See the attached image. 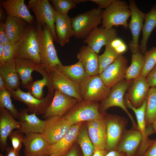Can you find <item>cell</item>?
Instances as JSON below:
<instances>
[{
	"instance_id": "38",
	"label": "cell",
	"mask_w": 156,
	"mask_h": 156,
	"mask_svg": "<svg viewBox=\"0 0 156 156\" xmlns=\"http://www.w3.org/2000/svg\"><path fill=\"white\" fill-rule=\"evenodd\" d=\"M10 92L7 89L0 91V107L5 109L15 118L18 119L20 114L12 103Z\"/></svg>"
},
{
	"instance_id": "36",
	"label": "cell",
	"mask_w": 156,
	"mask_h": 156,
	"mask_svg": "<svg viewBox=\"0 0 156 156\" xmlns=\"http://www.w3.org/2000/svg\"><path fill=\"white\" fill-rule=\"evenodd\" d=\"M77 140L81 148L83 156H92L95 148L89 135L87 127H81Z\"/></svg>"
},
{
	"instance_id": "22",
	"label": "cell",
	"mask_w": 156,
	"mask_h": 156,
	"mask_svg": "<svg viewBox=\"0 0 156 156\" xmlns=\"http://www.w3.org/2000/svg\"><path fill=\"white\" fill-rule=\"evenodd\" d=\"M142 138V135L138 129L125 131L116 150L125 153L127 156H135Z\"/></svg>"
},
{
	"instance_id": "17",
	"label": "cell",
	"mask_w": 156,
	"mask_h": 156,
	"mask_svg": "<svg viewBox=\"0 0 156 156\" xmlns=\"http://www.w3.org/2000/svg\"><path fill=\"white\" fill-rule=\"evenodd\" d=\"M117 36V31L113 27L107 29L97 27L91 32L83 42L98 54L103 46L109 44L118 37Z\"/></svg>"
},
{
	"instance_id": "11",
	"label": "cell",
	"mask_w": 156,
	"mask_h": 156,
	"mask_svg": "<svg viewBox=\"0 0 156 156\" xmlns=\"http://www.w3.org/2000/svg\"><path fill=\"white\" fill-rule=\"evenodd\" d=\"M128 67L127 59L120 55L99 75L105 84L111 88L125 79Z\"/></svg>"
},
{
	"instance_id": "7",
	"label": "cell",
	"mask_w": 156,
	"mask_h": 156,
	"mask_svg": "<svg viewBox=\"0 0 156 156\" xmlns=\"http://www.w3.org/2000/svg\"><path fill=\"white\" fill-rule=\"evenodd\" d=\"M83 100L97 102L105 99L111 88L104 83L99 75L90 76L79 85Z\"/></svg>"
},
{
	"instance_id": "9",
	"label": "cell",
	"mask_w": 156,
	"mask_h": 156,
	"mask_svg": "<svg viewBox=\"0 0 156 156\" xmlns=\"http://www.w3.org/2000/svg\"><path fill=\"white\" fill-rule=\"evenodd\" d=\"M54 92L53 89H48L47 96L42 99L36 98L29 92H24L20 88L11 91L10 93L11 97L14 99L27 105L29 112L39 115L44 114L52 101Z\"/></svg>"
},
{
	"instance_id": "39",
	"label": "cell",
	"mask_w": 156,
	"mask_h": 156,
	"mask_svg": "<svg viewBox=\"0 0 156 156\" xmlns=\"http://www.w3.org/2000/svg\"><path fill=\"white\" fill-rule=\"evenodd\" d=\"M156 65V47L147 51L144 55V64L140 76L146 77Z\"/></svg>"
},
{
	"instance_id": "12",
	"label": "cell",
	"mask_w": 156,
	"mask_h": 156,
	"mask_svg": "<svg viewBox=\"0 0 156 156\" xmlns=\"http://www.w3.org/2000/svg\"><path fill=\"white\" fill-rule=\"evenodd\" d=\"M78 102L76 99L55 90L52 101L47 108L44 117L46 119L52 117H62Z\"/></svg>"
},
{
	"instance_id": "26",
	"label": "cell",
	"mask_w": 156,
	"mask_h": 156,
	"mask_svg": "<svg viewBox=\"0 0 156 156\" xmlns=\"http://www.w3.org/2000/svg\"><path fill=\"white\" fill-rule=\"evenodd\" d=\"M99 56L89 47L82 46L77 55L87 74L90 76L99 74Z\"/></svg>"
},
{
	"instance_id": "47",
	"label": "cell",
	"mask_w": 156,
	"mask_h": 156,
	"mask_svg": "<svg viewBox=\"0 0 156 156\" xmlns=\"http://www.w3.org/2000/svg\"><path fill=\"white\" fill-rule=\"evenodd\" d=\"M5 151V155L4 156H20V152L15 151L12 147H8Z\"/></svg>"
},
{
	"instance_id": "49",
	"label": "cell",
	"mask_w": 156,
	"mask_h": 156,
	"mask_svg": "<svg viewBox=\"0 0 156 156\" xmlns=\"http://www.w3.org/2000/svg\"><path fill=\"white\" fill-rule=\"evenodd\" d=\"M124 42L121 39L118 37L114 39L110 43L111 46L115 49Z\"/></svg>"
},
{
	"instance_id": "46",
	"label": "cell",
	"mask_w": 156,
	"mask_h": 156,
	"mask_svg": "<svg viewBox=\"0 0 156 156\" xmlns=\"http://www.w3.org/2000/svg\"><path fill=\"white\" fill-rule=\"evenodd\" d=\"M142 156H156V140H155Z\"/></svg>"
},
{
	"instance_id": "28",
	"label": "cell",
	"mask_w": 156,
	"mask_h": 156,
	"mask_svg": "<svg viewBox=\"0 0 156 156\" xmlns=\"http://www.w3.org/2000/svg\"><path fill=\"white\" fill-rule=\"evenodd\" d=\"M0 75L5 82L7 89L10 92L20 88L21 80L16 69L14 59L0 63Z\"/></svg>"
},
{
	"instance_id": "57",
	"label": "cell",
	"mask_w": 156,
	"mask_h": 156,
	"mask_svg": "<svg viewBox=\"0 0 156 156\" xmlns=\"http://www.w3.org/2000/svg\"><path fill=\"white\" fill-rule=\"evenodd\" d=\"M75 3L77 4L82 3H84L88 0H74Z\"/></svg>"
},
{
	"instance_id": "53",
	"label": "cell",
	"mask_w": 156,
	"mask_h": 156,
	"mask_svg": "<svg viewBox=\"0 0 156 156\" xmlns=\"http://www.w3.org/2000/svg\"><path fill=\"white\" fill-rule=\"evenodd\" d=\"M8 15L5 11L1 6L0 7V21H5Z\"/></svg>"
},
{
	"instance_id": "35",
	"label": "cell",
	"mask_w": 156,
	"mask_h": 156,
	"mask_svg": "<svg viewBox=\"0 0 156 156\" xmlns=\"http://www.w3.org/2000/svg\"><path fill=\"white\" fill-rule=\"evenodd\" d=\"M145 119L147 126L151 125L156 117V86L151 87L146 98Z\"/></svg>"
},
{
	"instance_id": "43",
	"label": "cell",
	"mask_w": 156,
	"mask_h": 156,
	"mask_svg": "<svg viewBox=\"0 0 156 156\" xmlns=\"http://www.w3.org/2000/svg\"><path fill=\"white\" fill-rule=\"evenodd\" d=\"M146 78L150 87L156 86V65L148 73Z\"/></svg>"
},
{
	"instance_id": "5",
	"label": "cell",
	"mask_w": 156,
	"mask_h": 156,
	"mask_svg": "<svg viewBox=\"0 0 156 156\" xmlns=\"http://www.w3.org/2000/svg\"><path fill=\"white\" fill-rule=\"evenodd\" d=\"M97 102L83 100L79 101L63 116L68 122L73 125L84 121H89L101 116Z\"/></svg>"
},
{
	"instance_id": "31",
	"label": "cell",
	"mask_w": 156,
	"mask_h": 156,
	"mask_svg": "<svg viewBox=\"0 0 156 156\" xmlns=\"http://www.w3.org/2000/svg\"><path fill=\"white\" fill-rule=\"evenodd\" d=\"M5 29L10 41L16 43L29 24L25 20L8 16L4 23Z\"/></svg>"
},
{
	"instance_id": "24",
	"label": "cell",
	"mask_w": 156,
	"mask_h": 156,
	"mask_svg": "<svg viewBox=\"0 0 156 156\" xmlns=\"http://www.w3.org/2000/svg\"><path fill=\"white\" fill-rule=\"evenodd\" d=\"M27 108L20 112L18 118L21 123L19 131L25 135L31 133H42L45 129L46 120L40 119L34 113L28 114Z\"/></svg>"
},
{
	"instance_id": "29",
	"label": "cell",
	"mask_w": 156,
	"mask_h": 156,
	"mask_svg": "<svg viewBox=\"0 0 156 156\" xmlns=\"http://www.w3.org/2000/svg\"><path fill=\"white\" fill-rule=\"evenodd\" d=\"M36 71L40 73L43 78L34 81L27 90L28 92L33 96L38 99H42L44 98V88L45 86L47 88L53 86L49 71L44 65L37 64Z\"/></svg>"
},
{
	"instance_id": "4",
	"label": "cell",
	"mask_w": 156,
	"mask_h": 156,
	"mask_svg": "<svg viewBox=\"0 0 156 156\" xmlns=\"http://www.w3.org/2000/svg\"><path fill=\"white\" fill-rule=\"evenodd\" d=\"M131 16L129 5L125 1L114 0L111 5L102 11V27L110 29L114 26L128 27L127 21Z\"/></svg>"
},
{
	"instance_id": "1",
	"label": "cell",
	"mask_w": 156,
	"mask_h": 156,
	"mask_svg": "<svg viewBox=\"0 0 156 156\" xmlns=\"http://www.w3.org/2000/svg\"><path fill=\"white\" fill-rule=\"evenodd\" d=\"M29 60L42 64L40 44L36 25H29L23 35L16 44L14 59Z\"/></svg>"
},
{
	"instance_id": "2",
	"label": "cell",
	"mask_w": 156,
	"mask_h": 156,
	"mask_svg": "<svg viewBox=\"0 0 156 156\" xmlns=\"http://www.w3.org/2000/svg\"><path fill=\"white\" fill-rule=\"evenodd\" d=\"M102 11L98 7L71 18L73 36L77 39L86 38L102 22Z\"/></svg>"
},
{
	"instance_id": "37",
	"label": "cell",
	"mask_w": 156,
	"mask_h": 156,
	"mask_svg": "<svg viewBox=\"0 0 156 156\" xmlns=\"http://www.w3.org/2000/svg\"><path fill=\"white\" fill-rule=\"evenodd\" d=\"M120 55L110 44L106 46L103 53L99 56V74L111 64Z\"/></svg>"
},
{
	"instance_id": "44",
	"label": "cell",
	"mask_w": 156,
	"mask_h": 156,
	"mask_svg": "<svg viewBox=\"0 0 156 156\" xmlns=\"http://www.w3.org/2000/svg\"><path fill=\"white\" fill-rule=\"evenodd\" d=\"M4 23H0V43L4 44L10 41L5 31Z\"/></svg>"
},
{
	"instance_id": "50",
	"label": "cell",
	"mask_w": 156,
	"mask_h": 156,
	"mask_svg": "<svg viewBox=\"0 0 156 156\" xmlns=\"http://www.w3.org/2000/svg\"><path fill=\"white\" fill-rule=\"evenodd\" d=\"M107 152L106 149H95L92 156H106Z\"/></svg>"
},
{
	"instance_id": "6",
	"label": "cell",
	"mask_w": 156,
	"mask_h": 156,
	"mask_svg": "<svg viewBox=\"0 0 156 156\" xmlns=\"http://www.w3.org/2000/svg\"><path fill=\"white\" fill-rule=\"evenodd\" d=\"M131 82L124 79L112 87L107 96L101 101L99 105V110L100 112H103L110 107H119L127 114L131 119L134 127L138 129L136 124L127 109L124 99L125 93L130 86Z\"/></svg>"
},
{
	"instance_id": "33",
	"label": "cell",
	"mask_w": 156,
	"mask_h": 156,
	"mask_svg": "<svg viewBox=\"0 0 156 156\" xmlns=\"http://www.w3.org/2000/svg\"><path fill=\"white\" fill-rule=\"evenodd\" d=\"M142 29V38L140 45L141 53H144L147 51V44L153 30L156 27V4L148 12L145 14Z\"/></svg>"
},
{
	"instance_id": "54",
	"label": "cell",
	"mask_w": 156,
	"mask_h": 156,
	"mask_svg": "<svg viewBox=\"0 0 156 156\" xmlns=\"http://www.w3.org/2000/svg\"><path fill=\"white\" fill-rule=\"evenodd\" d=\"M7 89L5 82L1 76L0 75V91Z\"/></svg>"
},
{
	"instance_id": "30",
	"label": "cell",
	"mask_w": 156,
	"mask_h": 156,
	"mask_svg": "<svg viewBox=\"0 0 156 156\" xmlns=\"http://www.w3.org/2000/svg\"><path fill=\"white\" fill-rule=\"evenodd\" d=\"M14 60L16 69L19 76L21 86L28 89L34 81L32 73L36 71L37 64L27 59L17 58Z\"/></svg>"
},
{
	"instance_id": "58",
	"label": "cell",
	"mask_w": 156,
	"mask_h": 156,
	"mask_svg": "<svg viewBox=\"0 0 156 156\" xmlns=\"http://www.w3.org/2000/svg\"><path fill=\"white\" fill-rule=\"evenodd\" d=\"M47 156H57L55 155H49Z\"/></svg>"
},
{
	"instance_id": "56",
	"label": "cell",
	"mask_w": 156,
	"mask_h": 156,
	"mask_svg": "<svg viewBox=\"0 0 156 156\" xmlns=\"http://www.w3.org/2000/svg\"><path fill=\"white\" fill-rule=\"evenodd\" d=\"M153 131L156 133V117L152 124Z\"/></svg>"
},
{
	"instance_id": "20",
	"label": "cell",
	"mask_w": 156,
	"mask_h": 156,
	"mask_svg": "<svg viewBox=\"0 0 156 156\" xmlns=\"http://www.w3.org/2000/svg\"><path fill=\"white\" fill-rule=\"evenodd\" d=\"M83 122L73 125L65 135L57 142L50 145L48 155L63 156L71 148L77 139Z\"/></svg>"
},
{
	"instance_id": "18",
	"label": "cell",
	"mask_w": 156,
	"mask_h": 156,
	"mask_svg": "<svg viewBox=\"0 0 156 156\" xmlns=\"http://www.w3.org/2000/svg\"><path fill=\"white\" fill-rule=\"evenodd\" d=\"M25 156H47L50 144L42 134L31 133L24 136Z\"/></svg>"
},
{
	"instance_id": "45",
	"label": "cell",
	"mask_w": 156,
	"mask_h": 156,
	"mask_svg": "<svg viewBox=\"0 0 156 156\" xmlns=\"http://www.w3.org/2000/svg\"><path fill=\"white\" fill-rule=\"evenodd\" d=\"M114 0H90L92 2L95 3L99 5V7L102 9L108 8L112 3Z\"/></svg>"
},
{
	"instance_id": "14",
	"label": "cell",
	"mask_w": 156,
	"mask_h": 156,
	"mask_svg": "<svg viewBox=\"0 0 156 156\" xmlns=\"http://www.w3.org/2000/svg\"><path fill=\"white\" fill-rule=\"evenodd\" d=\"M48 69L55 90L75 99L79 101L83 100L79 85L72 81L55 68Z\"/></svg>"
},
{
	"instance_id": "32",
	"label": "cell",
	"mask_w": 156,
	"mask_h": 156,
	"mask_svg": "<svg viewBox=\"0 0 156 156\" xmlns=\"http://www.w3.org/2000/svg\"><path fill=\"white\" fill-rule=\"evenodd\" d=\"M55 68L72 81L79 85L90 77L79 61L70 65H59Z\"/></svg>"
},
{
	"instance_id": "59",
	"label": "cell",
	"mask_w": 156,
	"mask_h": 156,
	"mask_svg": "<svg viewBox=\"0 0 156 156\" xmlns=\"http://www.w3.org/2000/svg\"><path fill=\"white\" fill-rule=\"evenodd\" d=\"M0 156H4L1 153H0Z\"/></svg>"
},
{
	"instance_id": "41",
	"label": "cell",
	"mask_w": 156,
	"mask_h": 156,
	"mask_svg": "<svg viewBox=\"0 0 156 156\" xmlns=\"http://www.w3.org/2000/svg\"><path fill=\"white\" fill-rule=\"evenodd\" d=\"M23 133L19 130L13 131L9 136L14 149L20 152L22 144H23L24 137Z\"/></svg>"
},
{
	"instance_id": "8",
	"label": "cell",
	"mask_w": 156,
	"mask_h": 156,
	"mask_svg": "<svg viewBox=\"0 0 156 156\" xmlns=\"http://www.w3.org/2000/svg\"><path fill=\"white\" fill-rule=\"evenodd\" d=\"M28 8L31 10L36 18V23L46 25L53 36L54 40L57 42L55 29V10L48 0H30Z\"/></svg>"
},
{
	"instance_id": "34",
	"label": "cell",
	"mask_w": 156,
	"mask_h": 156,
	"mask_svg": "<svg viewBox=\"0 0 156 156\" xmlns=\"http://www.w3.org/2000/svg\"><path fill=\"white\" fill-rule=\"evenodd\" d=\"M144 64V55L140 52L132 54L131 64L126 70L125 79L132 81L140 76Z\"/></svg>"
},
{
	"instance_id": "51",
	"label": "cell",
	"mask_w": 156,
	"mask_h": 156,
	"mask_svg": "<svg viewBox=\"0 0 156 156\" xmlns=\"http://www.w3.org/2000/svg\"><path fill=\"white\" fill-rule=\"evenodd\" d=\"M106 156H127L126 154L122 152H120L116 150L108 151Z\"/></svg>"
},
{
	"instance_id": "52",
	"label": "cell",
	"mask_w": 156,
	"mask_h": 156,
	"mask_svg": "<svg viewBox=\"0 0 156 156\" xmlns=\"http://www.w3.org/2000/svg\"><path fill=\"white\" fill-rule=\"evenodd\" d=\"M63 156H79L78 151L76 147L71 148Z\"/></svg>"
},
{
	"instance_id": "13",
	"label": "cell",
	"mask_w": 156,
	"mask_h": 156,
	"mask_svg": "<svg viewBox=\"0 0 156 156\" xmlns=\"http://www.w3.org/2000/svg\"><path fill=\"white\" fill-rule=\"evenodd\" d=\"M129 2L131 19L128 27L132 36V40L129 44V47L132 54H133L140 52L138 41L143 25L145 13L139 9L134 0H130Z\"/></svg>"
},
{
	"instance_id": "55",
	"label": "cell",
	"mask_w": 156,
	"mask_h": 156,
	"mask_svg": "<svg viewBox=\"0 0 156 156\" xmlns=\"http://www.w3.org/2000/svg\"><path fill=\"white\" fill-rule=\"evenodd\" d=\"M4 44L0 43V60L2 58L4 48Z\"/></svg>"
},
{
	"instance_id": "19",
	"label": "cell",
	"mask_w": 156,
	"mask_h": 156,
	"mask_svg": "<svg viewBox=\"0 0 156 156\" xmlns=\"http://www.w3.org/2000/svg\"><path fill=\"white\" fill-rule=\"evenodd\" d=\"M104 115L103 113L100 117L87 122L88 133L95 149H105L106 133Z\"/></svg>"
},
{
	"instance_id": "40",
	"label": "cell",
	"mask_w": 156,
	"mask_h": 156,
	"mask_svg": "<svg viewBox=\"0 0 156 156\" xmlns=\"http://www.w3.org/2000/svg\"><path fill=\"white\" fill-rule=\"evenodd\" d=\"M50 1L55 10L63 15H68L70 10L77 7L74 0H52Z\"/></svg>"
},
{
	"instance_id": "15",
	"label": "cell",
	"mask_w": 156,
	"mask_h": 156,
	"mask_svg": "<svg viewBox=\"0 0 156 156\" xmlns=\"http://www.w3.org/2000/svg\"><path fill=\"white\" fill-rule=\"evenodd\" d=\"M46 120L45 129L42 134L50 145L61 139L72 126L63 116L52 117Z\"/></svg>"
},
{
	"instance_id": "21",
	"label": "cell",
	"mask_w": 156,
	"mask_h": 156,
	"mask_svg": "<svg viewBox=\"0 0 156 156\" xmlns=\"http://www.w3.org/2000/svg\"><path fill=\"white\" fill-rule=\"evenodd\" d=\"M21 123L5 109L0 107V148L3 152L7 146V139L14 129L20 130Z\"/></svg>"
},
{
	"instance_id": "25",
	"label": "cell",
	"mask_w": 156,
	"mask_h": 156,
	"mask_svg": "<svg viewBox=\"0 0 156 156\" xmlns=\"http://www.w3.org/2000/svg\"><path fill=\"white\" fill-rule=\"evenodd\" d=\"M150 88L146 77L139 76L133 80L126 97L132 106L139 107L146 99Z\"/></svg>"
},
{
	"instance_id": "10",
	"label": "cell",
	"mask_w": 156,
	"mask_h": 156,
	"mask_svg": "<svg viewBox=\"0 0 156 156\" xmlns=\"http://www.w3.org/2000/svg\"><path fill=\"white\" fill-rule=\"evenodd\" d=\"M106 142L105 149L108 151L116 149L125 131L127 122L124 118L118 116L105 117Z\"/></svg>"
},
{
	"instance_id": "42",
	"label": "cell",
	"mask_w": 156,
	"mask_h": 156,
	"mask_svg": "<svg viewBox=\"0 0 156 156\" xmlns=\"http://www.w3.org/2000/svg\"><path fill=\"white\" fill-rule=\"evenodd\" d=\"M16 43L10 41L4 44V52L0 63L14 59L16 51Z\"/></svg>"
},
{
	"instance_id": "16",
	"label": "cell",
	"mask_w": 156,
	"mask_h": 156,
	"mask_svg": "<svg viewBox=\"0 0 156 156\" xmlns=\"http://www.w3.org/2000/svg\"><path fill=\"white\" fill-rule=\"evenodd\" d=\"M125 102L127 107L129 108L134 112L137 119L138 129L141 133L142 137L141 143L135 156H142L155 141L148 138V134L146 128V99L142 105L138 108H135L132 106L126 97Z\"/></svg>"
},
{
	"instance_id": "48",
	"label": "cell",
	"mask_w": 156,
	"mask_h": 156,
	"mask_svg": "<svg viewBox=\"0 0 156 156\" xmlns=\"http://www.w3.org/2000/svg\"><path fill=\"white\" fill-rule=\"evenodd\" d=\"M127 46L124 42L119 47L114 49L119 55H122V54L127 51Z\"/></svg>"
},
{
	"instance_id": "23",
	"label": "cell",
	"mask_w": 156,
	"mask_h": 156,
	"mask_svg": "<svg viewBox=\"0 0 156 156\" xmlns=\"http://www.w3.org/2000/svg\"><path fill=\"white\" fill-rule=\"evenodd\" d=\"M0 5L8 16L22 19L29 25H34V17L31 14L24 0H7L1 1Z\"/></svg>"
},
{
	"instance_id": "3",
	"label": "cell",
	"mask_w": 156,
	"mask_h": 156,
	"mask_svg": "<svg viewBox=\"0 0 156 156\" xmlns=\"http://www.w3.org/2000/svg\"><path fill=\"white\" fill-rule=\"evenodd\" d=\"M39 41L42 64L48 69L55 68L62 65L53 44L54 39L46 25L36 23Z\"/></svg>"
},
{
	"instance_id": "27",
	"label": "cell",
	"mask_w": 156,
	"mask_h": 156,
	"mask_svg": "<svg viewBox=\"0 0 156 156\" xmlns=\"http://www.w3.org/2000/svg\"><path fill=\"white\" fill-rule=\"evenodd\" d=\"M55 13L56 42L63 46L68 43L70 38L73 36L71 18L68 15L61 14L55 10Z\"/></svg>"
}]
</instances>
